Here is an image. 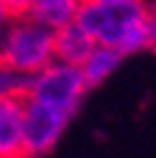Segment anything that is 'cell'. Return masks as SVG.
<instances>
[{"instance_id": "1", "label": "cell", "mask_w": 156, "mask_h": 158, "mask_svg": "<svg viewBox=\"0 0 156 158\" xmlns=\"http://www.w3.org/2000/svg\"><path fill=\"white\" fill-rule=\"evenodd\" d=\"M73 20L95 40V44L116 48L123 57L134 51L150 48L145 5L141 0L79 5Z\"/></svg>"}, {"instance_id": "9", "label": "cell", "mask_w": 156, "mask_h": 158, "mask_svg": "<svg viewBox=\"0 0 156 158\" xmlns=\"http://www.w3.org/2000/svg\"><path fill=\"white\" fill-rule=\"evenodd\" d=\"M33 0H0V11L7 20H20L31 13Z\"/></svg>"}, {"instance_id": "12", "label": "cell", "mask_w": 156, "mask_h": 158, "mask_svg": "<svg viewBox=\"0 0 156 158\" xmlns=\"http://www.w3.org/2000/svg\"><path fill=\"white\" fill-rule=\"evenodd\" d=\"M5 22H7V18H5V13H2V11H0V29L5 27Z\"/></svg>"}, {"instance_id": "2", "label": "cell", "mask_w": 156, "mask_h": 158, "mask_svg": "<svg viewBox=\"0 0 156 158\" xmlns=\"http://www.w3.org/2000/svg\"><path fill=\"white\" fill-rule=\"evenodd\" d=\"M53 29L35 22L29 15L13 20L0 37V70L2 73H42L51 64Z\"/></svg>"}, {"instance_id": "8", "label": "cell", "mask_w": 156, "mask_h": 158, "mask_svg": "<svg viewBox=\"0 0 156 158\" xmlns=\"http://www.w3.org/2000/svg\"><path fill=\"white\" fill-rule=\"evenodd\" d=\"M123 59V53H119L116 48H95L90 53V57L86 59V64L82 68V75H84V84H86V90L88 88H95L99 86L103 79L114 70V66Z\"/></svg>"}, {"instance_id": "5", "label": "cell", "mask_w": 156, "mask_h": 158, "mask_svg": "<svg viewBox=\"0 0 156 158\" xmlns=\"http://www.w3.org/2000/svg\"><path fill=\"white\" fill-rule=\"evenodd\" d=\"M31 97V79L0 92V158H29L22 141V114Z\"/></svg>"}, {"instance_id": "3", "label": "cell", "mask_w": 156, "mask_h": 158, "mask_svg": "<svg viewBox=\"0 0 156 158\" xmlns=\"http://www.w3.org/2000/svg\"><path fill=\"white\" fill-rule=\"evenodd\" d=\"M86 92L82 68L66 64H48L35 79H31V97L68 116L75 114L79 99Z\"/></svg>"}, {"instance_id": "13", "label": "cell", "mask_w": 156, "mask_h": 158, "mask_svg": "<svg viewBox=\"0 0 156 158\" xmlns=\"http://www.w3.org/2000/svg\"><path fill=\"white\" fill-rule=\"evenodd\" d=\"M152 51H154V53H156V46H154V48H152Z\"/></svg>"}, {"instance_id": "10", "label": "cell", "mask_w": 156, "mask_h": 158, "mask_svg": "<svg viewBox=\"0 0 156 158\" xmlns=\"http://www.w3.org/2000/svg\"><path fill=\"white\" fill-rule=\"evenodd\" d=\"M15 84H18V79H15L11 73H2V70H0V92L9 90V88L15 86Z\"/></svg>"}, {"instance_id": "7", "label": "cell", "mask_w": 156, "mask_h": 158, "mask_svg": "<svg viewBox=\"0 0 156 158\" xmlns=\"http://www.w3.org/2000/svg\"><path fill=\"white\" fill-rule=\"evenodd\" d=\"M77 7H79L77 0H33L29 18L55 31V29L73 22Z\"/></svg>"}, {"instance_id": "11", "label": "cell", "mask_w": 156, "mask_h": 158, "mask_svg": "<svg viewBox=\"0 0 156 158\" xmlns=\"http://www.w3.org/2000/svg\"><path fill=\"white\" fill-rule=\"evenodd\" d=\"M79 5H90V2H119V0H77ZM143 2V0H141Z\"/></svg>"}, {"instance_id": "6", "label": "cell", "mask_w": 156, "mask_h": 158, "mask_svg": "<svg viewBox=\"0 0 156 158\" xmlns=\"http://www.w3.org/2000/svg\"><path fill=\"white\" fill-rule=\"evenodd\" d=\"M95 51V40L75 22H68L53 31L51 37V57L60 59L66 66L79 68L86 64V59Z\"/></svg>"}, {"instance_id": "4", "label": "cell", "mask_w": 156, "mask_h": 158, "mask_svg": "<svg viewBox=\"0 0 156 158\" xmlns=\"http://www.w3.org/2000/svg\"><path fill=\"white\" fill-rule=\"evenodd\" d=\"M68 118H70L68 114L29 97L22 114V141H24L27 156L44 158L46 154H51L62 130L66 127Z\"/></svg>"}]
</instances>
